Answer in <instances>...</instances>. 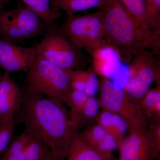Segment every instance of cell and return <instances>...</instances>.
I'll return each mask as SVG.
<instances>
[{"mask_svg": "<svg viewBox=\"0 0 160 160\" xmlns=\"http://www.w3.org/2000/svg\"><path fill=\"white\" fill-rule=\"evenodd\" d=\"M65 160H117L113 155L104 154L90 146L77 132L72 139Z\"/></svg>", "mask_w": 160, "mask_h": 160, "instance_id": "cell-13", "label": "cell"}, {"mask_svg": "<svg viewBox=\"0 0 160 160\" xmlns=\"http://www.w3.org/2000/svg\"><path fill=\"white\" fill-rule=\"evenodd\" d=\"M102 10L105 44L120 59L129 62L146 49L158 56L160 34L144 29L119 0H108Z\"/></svg>", "mask_w": 160, "mask_h": 160, "instance_id": "cell-2", "label": "cell"}, {"mask_svg": "<svg viewBox=\"0 0 160 160\" xmlns=\"http://www.w3.org/2000/svg\"><path fill=\"white\" fill-rule=\"evenodd\" d=\"M119 1L122 4L124 7L131 13L132 15L137 20L138 22L144 29L148 31L154 32L151 30L149 26L147 18L146 6L144 0Z\"/></svg>", "mask_w": 160, "mask_h": 160, "instance_id": "cell-20", "label": "cell"}, {"mask_svg": "<svg viewBox=\"0 0 160 160\" xmlns=\"http://www.w3.org/2000/svg\"><path fill=\"white\" fill-rule=\"evenodd\" d=\"M129 73V80L123 89L139 105L153 82L160 83L159 60L150 50H144L133 57Z\"/></svg>", "mask_w": 160, "mask_h": 160, "instance_id": "cell-8", "label": "cell"}, {"mask_svg": "<svg viewBox=\"0 0 160 160\" xmlns=\"http://www.w3.org/2000/svg\"><path fill=\"white\" fill-rule=\"evenodd\" d=\"M44 160H55L52 155L51 152L49 151L48 147H47V149H46Z\"/></svg>", "mask_w": 160, "mask_h": 160, "instance_id": "cell-29", "label": "cell"}, {"mask_svg": "<svg viewBox=\"0 0 160 160\" xmlns=\"http://www.w3.org/2000/svg\"><path fill=\"white\" fill-rule=\"evenodd\" d=\"M59 27L75 46L91 54L106 46L102 9L85 15L67 14Z\"/></svg>", "mask_w": 160, "mask_h": 160, "instance_id": "cell-4", "label": "cell"}, {"mask_svg": "<svg viewBox=\"0 0 160 160\" xmlns=\"http://www.w3.org/2000/svg\"><path fill=\"white\" fill-rule=\"evenodd\" d=\"M70 86L72 89L85 92L89 96H95L99 90V82L95 74L82 70L72 71Z\"/></svg>", "mask_w": 160, "mask_h": 160, "instance_id": "cell-17", "label": "cell"}, {"mask_svg": "<svg viewBox=\"0 0 160 160\" xmlns=\"http://www.w3.org/2000/svg\"><path fill=\"white\" fill-rule=\"evenodd\" d=\"M48 29L42 20L25 6L0 10V39L12 44L45 33Z\"/></svg>", "mask_w": 160, "mask_h": 160, "instance_id": "cell-7", "label": "cell"}, {"mask_svg": "<svg viewBox=\"0 0 160 160\" xmlns=\"http://www.w3.org/2000/svg\"><path fill=\"white\" fill-rule=\"evenodd\" d=\"M30 10L37 15L45 23L48 29L56 26L58 18L51 8V0H21Z\"/></svg>", "mask_w": 160, "mask_h": 160, "instance_id": "cell-19", "label": "cell"}, {"mask_svg": "<svg viewBox=\"0 0 160 160\" xmlns=\"http://www.w3.org/2000/svg\"><path fill=\"white\" fill-rule=\"evenodd\" d=\"M36 46L38 56L69 71L81 70L87 61L57 25L48 29Z\"/></svg>", "mask_w": 160, "mask_h": 160, "instance_id": "cell-5", "label": "cell"}, {"mask_svg": "<svg viewBox=\"0 0 160 160\" xmlns=\"http://www.w3.org/2000/svg\"><path fill=\"white\" fill-rule=\"evenodd\" d=\"M23 98V92L12 78L10 73H0V124L15 118Z\"/></svg>", "mask_w": 160, "mask_h": 160, "instance_id": "cell-11", "label": "cell"}, {"mask_svg": "<svg viewBox=\"0 0 160 160\" xmlns=\"http://www.w3.org/2000/svg\"><path fill=\"white\" fill-rule=\"evenodd\" d=\"M10 0H0V10H2L6 4L9 2Z\"/></svg>", "mask_w": 160, "mask_h": 160, "instance_id": "cell-30", "label": "cell"}, {"mask_svg": "<svg viewBox=\"0 0 160 160\" xmlns=\"http://www.w3.org/2000/svg\"><path fill=\"white\" fill-rule=\"evenodd\" d=\"M95 121L114 138L119 147L128 129L125 121L118 115L104 110L99 112Z\"/></svg>", "mask_w": 160, "mask_h": 160, "instance_id": "cell-15", "label": "cell"}, {"mask_svg": "<svg viewBox=\"0 0 160 160\" xmlns=\"http://www.w3.org/2000/svg\"><path fill=\"white\" fill-rule=\"evenodd\" d=\"M16 125L15 118L0 124V155L9 146Z\"/></svg>", "mask_w": 160, "mask_h": 160, "instance_id": "cell-25", "label": "cell"}, {"mask_svg": "<svg viewBox=\"0 0 160 160\" xmlns=\"http://www.w3.org/2000/svg\"><path fill=\"white\" fill-rule=\"evenodd\" d=\"M88 97L89 96L84 92L75 90L71 88L69 90L65 102L71 109L70 118L73 124Z\"/></svg>", "mask_w": 160, "mask_h": 160, "instance_id": "cell-22", "label": "cell"}, {"mask_svg": "<svg viewBox=\"0 0 160 160\" xmlns=\"http://www.w3.org/2000/svg\"><path fill=\"white\" fill-rule=\"evenodd\" d=\"M108 0H54L52 10L57 17L61 16L60 11L67 14H74L92 8L103 9Z\"/></svg>", "mask_w": 160, "mask_h": 160, "instance_id": "cell-16", "label": "cell"}, {"mask_svg": "<svg viewBox=\"0 0 160 160\" xmlns=\"http://www.w3.org/2000/svg\"><path fill=\"white\" fill-rule=\"evenodd\" d=\"M0 160H28L25 154V151L16 154H2Z\"/></svg>", "mask_w": 160, "mask_h": 160, "instance_id": "cell-28", "label": "cell"}, {"mask_svg": "<svg viewBox=\"0 0 160 160\" xmlns=\"http://www.w3.org/2000/svg\"><path fill=\"white\" fill-rule=\"evenodd\" d=\"M92 55L95 71L102 78L109 79L116 73L119 68L120 58L114 50L105 46Z\"/></svg>", "mask_w": 160, "mask_h": 160, "instance_id": "cell-14", "label": "cell"}, {"mask_svg": "<svg viewBox=\"0 0 160 160\" xmlns=\"http://www.w3.org/2000/svg\"><path fill=\"white\" fill-rule=\"evenodd\" d=\"M37 56L29 66L25 92L65 102L71 89V72Z\"/></svg>", "mask_w": 160, "mask_h": 160, "instance_id": "cell-3", "label": "cell"}, {"mask_svg": "<svg viewBox=\"0 0 160 160\" xmlns=\"http://www.w3.org/2000/svg\"><path fill=\"white\" fill-rule=\"evenodd\" d=\"M151 30L160 34V0H144Z\"/></svg>", "mask_w": 160, "mask_h": 160, "instance_id": "cell-23", "label": "cell"}, {"mask_svg": "<svg viewBox=\"0 0 160 160\" xmlns=\"http://www.w3.org/2000/svg\"><path fill=\"white\" fill-rule=\"evenodd\" d=\"M47 146L42 141L32 137L25 150L28 160H44Z\"/></svg>", "mask_w": 160, "mask_h": 160, "instance_id": "cell-24", "label": "cell"}, {"mask_svg": "<svg viewBox=\"0 0 160 160\" xmlns=\"http://www.w3.org/2000/svg\"><path fill=\"white\" fill-rule=\"evenodd\" d=\"M62 102L23 92L20 108L25 130L42 141L55 160H65L77 132Z\"/></svg>", "mask_w": 160, "mask_h": 160, "instance_id": "cell-1", "label": "cell"}, {"mask_svg": "<svg viewBox=\"0 0 160 160\" xmlns=\"http://www.w3.org/2000/svg\"><path fill=\"white\" fill-rule=\"evenodd\" d=\"M98 100L102 110L113 112L126 123L129 130L147 127V122L140 105L123 89L109 79L102 78L99 82Z\"/></svg>", "mask_w": 160, "mask_h": 160, "instance_id": "cell-6", "label": "cell"}, {"mask_svg": "<svg viewBox=\"0 0 160 160\" xmlns=\"http://www.w3.org/2000/svg\"><path fill=\"white\" fill-rule=\"evenodd\" d=\"M51 8H52V6H53V1H54V0H51Z\"/></svg>", "mask_w": 160, "mask_h": 160, "instance_id": "cell-31", "label": "cell"}, {"mask_svg": "<svg viewBox=\"0 0 160 160\" xmlns=\"http://www.w3.org/2000/svg\"><path fill=\"white\" fill-rule=\"evenodd\" d=\"M33 136L25 130L20 136L16 138L2 154H11L20 153L25 151L26 147L31 141Z\"/></svg>", "mask_w": 160, "mask_h": 160, "instance_id": "cell-26", "label": "cell"}, {"mask_svg": "<svg viewBox=\"0 0 160 160\" xmlns=\"http://www.w3.org/2000/svg\"><path fill=\"white\" fill-rule=\"evenodd\" d=\"M156 87L148 90L139 104L146 120L152 118H160V83Z\"/></svg>", "mask_w": 160, "mask_h": 160, "instance_id": "cell-18", "label": "cell"}, {"mask_svg": "<svg viewBox=\"0 0 160 160\" xmlns=\"http://www.w3.org/2000/svg\"><path fill=\"white\" fill-rule=\"evenodd\" d=\"M120 144L118 160H157L160 151L157 149L148 134L147 127L129 130Z\"/></svg>", "mask_w": 160, "mask_h": 160, "instance_id": "cell-9", "label": "cell"}, {"mask_svg": "<svg viewBox=\"0 0 160 160\" xmlns=\"http://www.w3.org/2000/svg\"><path fill=\"white\" fill-rule=\"evenodd\" d=\"M80 133L86 142L104 154L112 155V152L118 149V144L114 138L97 123Z\"/></svg>", "mask_w": 160, "mask_h": 160, "instance_id": "cell-12", "label": "cell"}, {"mask_svg": "<svg viewBox=\"0 0 160 160\" xmlns=\"http://www.w3.org/2000/svg\"><path fill=\"white\" fill-rule=\"evenodd\" d=\"M37 56L36 45L24 47L0 39V68L5 72H27Z\"/></svg>", "mask_w": 160, "mask_h": 160, "instance_id": "cell-10", "label": "cell"}, {"mask_svg": "<svg viewBox=\"0 0 160 160\" xmlns=\"http://www.w3.org/2000/svg\"><path fill=\"white\" fill-rule=\"evenodd\" d=\"M100 108L98 100L95 97L89 96L77 117L74 125L77 129L82 124L95 121Z\"/></svg>", "mask_w": 160, "mask_h": 160, "instance_id": "cell-21", "label": "cell"}, {"mask_svg": "<svg viewBox=\"0 0 160 160\" xmlns=\"http://www.w3.org/2000/svg\"><path fill=\"white\" fill-rule=\"evenodd\" d=\"M147 129L152 141L160 151V118H152L149 119L147 122Z\"/></svg>", "mask_w": 160, "mask_h": 160, "instance_id": "cell-27", "label": "cell"}]
</instances>
